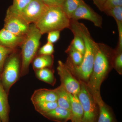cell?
<instances>
[{
    "mask_svg": "<svg viewBox=\"0 0 122 122\" xmlns=\"http://www.w3.org/2000/svg\"><path fill=\"white\" fill-rule=\"evenodd\" d=\"M115 50L103 43H98L92 72L86 84L97 103L102 100L100 94L101 85L113 68Z\"/></svg>",
    "mask_w": 122,
    "mask_h": 122,
    "instance_id": "6da1fadb",
    "label": "cell"
},
{
    "mask_svg": "<svg viewBox=\"0 0 122 122\" xmlns=\"http://www.w3.org/2000/svg\"><path fill=\"white\" fill-rule=\"evenodd\" d=\"M69 29L73 34H77L82 38L85 43V52L83 61L81 65L74 66L65 63L78 80L86 83L92 72L98 43L92 37L87 27L78 20L71 19Z\"/></svg>",
    "mask_w": 122,
    "mask_h": 122,
    "instance_id": "7a4b0ae2",
    "label": "cell"
},
{
    "mask_svg": "<svg viewBox=\"0 0 122 122\" xmlns=\"http://www.w3.org/2000/svg\"><path fill=\"white\" fill-rule=\"evenodd\" d=\"M70 19L63 11L62 7H49L37 22L34 24L42 35L53 30L69 28Z\"/></svg>",
    "mask_w": 122,
    "mask_h": 122,
    "instance_id": "3957f363",
    "label": "cell"
},
{
    "mask_svg": "<svg viewBox=\"0 0 122 122\" xmlns=\"http://www.w3.org/2000/svg\"><path fill=\"white\" fill-rule=\"evenodd\" d=\"M42 34L34 24L30 25L28 32L21 45V63L20 76L28 73L30 65L36 56Z\"/></svg>",
    "mask_w": 122,
    "mask_h": 122,
    "instance_id": "277c9868",
    "label": "cell"
},
{
    "mask_svg": "<svg viewBox=\"0 0 122 122\" xmlns=\"http://www.w3.org/2000/svg\"><path fill=\"white\" fill-rule=\"evenodd\" d=\"M21 66L20 56L16 51L11 54L5 62L0 81L8 94L11 87L19 78Z\"/></svg>",
    "mask_w": 122,
    "mask_h": 122,
    "instance_id": "5b68a950",
    "label": "cell"
},
{
    "mask_svg": "<svg viewBox=\"0 0 122 122\" xmlns=\"http://www.w3.org/2000/svg\"><path fill=\"white\" fill-rule=\"evenodd\" d=\"M78 81L81 88L77 96L83 110L82 122H97L99 115L97 105L89 90L86 83L81 80Z\"/></svg>",
    "mask_w": 122,
    "mask_h": 122,
    "instance_id": "8992f818",
    "label": "cell"
},
{
    "mask_svg": "<svg viewBox=\"0 0 122 122\" xmlns=\"http://www.w3.org/2000/svg\"><path fill=\"white\" fill-rule=\"evenodd\" d=\"M57 70L60 77L61 85L69 93L77 95L81 88L80 82L76 79L65 63L61 61H58Z\"/></svg>",
    "mask_w": 122,
    "mask_h": 122,
    "instance_id": "52a82bcc",
    "label": "cell"
},
{
    "mask_svg": "<svg viewBox=\"0 0 122 122\" xmlns=\"http://www.w3.org/2000/svg\"><path fill=\"white\" fill-rule=\"evenodd\" d=\"M4 28L15 35L25 36L28 32L30 25L21 16L7 11Z\"/></svg>",
    "mask_w": 122,
    "mask_h": 122,
    "instance_id": "ba28073f",
    "label": "cell"
},
{
    "mask_svg": "<svg viewBox=\"0 0 122 122\" xmlns=\"http://www.w3.org/2000/svg\"><path fill=\"white\" fill-rule=\"evenodd\" d=\"M49 6L40 0H32L20 15L29 24H35L46 11Z\"/></svg>",
    "mask_w": 122,
    "mask_h": 122,
    "instance_id": "9c48e42d",
    "label": "cell"
},
{
    "mask_svg": "<svg viewBox=\"0 0 122 122\" xmlns=\"http://www.w3.org/2000/svg\"><path fill=\"white\" fill-rule=\"evenodd\" d=\"M70 19L78 20L81 19L88 20L92 22L95 26L102 28V18L94 11L84 1L72 14Z\"/></svg>",
    "mask_w": 122,
    "mask_h": 122,
    "instance_id": "30bf717a",
    "label": "cell"
},
{
    "mask_svg": "<svg viewBox=\"0 0 122 122\" xmlns=\"http://www.w3.org/2000/svg\"><path fill=\"white\" fill-rule=\"evenodd\" d=\"M25 38V36H17L4 28L0 30V45L10 49L16 50L21 46Z\"/></svg>",
    "mask_w": 122,
    "mask_h": 122,
    "instance_id": "8fae6325",
    "label": "cell"
},
{
    "mask_svg": "<svg viewBox=\"0 0 122 122\" xmlns=\"http://www.w3.org/2000/svg\"><path fill=\"white\" fill-rule=\"evenodd\" d=\"M42 115L49 120L56 122H67L71 118L70 111L58 106Z\"/></svg>",
    "mask_w": 122,
    "mask_h": 122,
    "instance_id": "7c38bea8",
    "label": "cell"
},
{
    "mask_svg": "<svg viewBox=\"0 0 122 122\" xmlns=\"http://www.w3.org/2000/svg\"><path fill=\"white\" fill-rule=\"evenodd\" d=\"M33 104L42 102H57V97L54 90L41 89L36 90L31 96Z\"/></svg>",
    "mask_w": 122,
    "mask_h": 122,
    "instance_id": "4fadbf2b",
    "label": "cell"
},
{
    "mask_svg": "<svg viewBox=\"0 0 122 122\" xmlns=\"http://www.w3.org/2000/svg\"><path fill=\"white\" fill-rule=\"evenodd\" d=\"M8 95L0 81V118L2 122H9Z\"/></svg>",
    "mask_w": 122,
    "mask_h": 122,
    "instance_id": "5bb4252c",
    "label": "cell"
},
{
    "mask_svg": "<svg viewBox=\"0 0 122 122\" xmlns=\"http://www.w3.org/2000/svg\"><path fill=\"white\" fill-rule=\"evenodd\" d=\"M71 105V118L72 122H82L83 112L81 102L77 95L70 94Z\"/></svg>",
    "mask_w": 122,
    "mask_h": 122,
    "instance_id": "9a60e30c",
    "label": "cell"
},
{
    "mask_svg": "<svg viewBox=\"0 0 122 122\" xmlns=\"http://www.w3.org/2000/svg\"><path fill=\"white\" fill-rule=\"evenodd\" d=\"M54 90L56 94L57 102L58 106L71 111V105L70 93L61 85Z\"/></svg>",
    "mask_w": 122,
    "mask_h": 122,
    "instance_id": "2e32d148",
    "label": "cell"
},
{
    "mask_svg": "<svg viewBox=\"0 0 122 122\" xmlns=\"http://www.w3.org/2000/svg\"><path fill=\"white\" fill-rule=\"evenodd\" d=\"M33 68L34 71L45 68H52L54 63L53 55H39L33 61Z\"/></svg>",
    "mask_w": 122,
    "mask_h": 122,
    "instance_id": "e0dca14e",
    "label": "cell"
},
{
    "mask_svg": "<svg viewBox=\"0 0 122 122\" xmlns=\"http://www.w3.org/2000/svg\"><path fill=\"white\" fill-rule=\"evenodd\" d=\"M65 52L68 55L66 64L74 66L81 65L83 60V54L75 49L70 45L66 49Z\"/></svg>",
    "mask_w": 122,
    "mask_h": 122,
    "instance_id": "ac0fdd59",
    "label": "cell"
},
{
    "mask_svg": "<svg viewBox=\"0 0 122 122\" xmlns=\"http://www.w3.org/2000/svg\"><path fill=\"white\" fill-rule=\"evenodd\" d=\"M97 105L99 107V115L97 122H116L112 112L102 100Z\"/></svg>",
    "mask_w": 122,
    "mask_h": 122,
    "instance_id": "d6986e66",
    "label": "cell"
},
{
    "mask_svg": "<svg viewBox=\"0 0 122 122\" xmlns=\"http://www.w3.org/2000/svg\"><path fill=\"white\" fill-rule=\"evenodd\" d=\"M36 77L40 81L54 86L56 82L53 70L52 68H45L35 71Z\"/></svg>",
    "mask_w": 122,
    "mask_h": 122,
    "instance_id": "ffe728a7",
    "label": "cell"
},
{
    "mask_svg": "<svg viewBox=\"0 0 122 122\" xmlns=\"http://www.w3.org/2000/svg\"><path fill=\"white\" fill-rule=\"evenodd\" d=\"M83 1V0H64L62 7L65 13L70 19L72 14Z\"/></svg>",
    "mask_w": 122,
    "mask_h": 122,
    "instance_id": "44dd1931",
    "label": "cell"
},
{
    "mask_svg": "<svg viewBox=\"0 0 122 122\" xmlns=\"http://www.w3.org/2000/svg\"><path fill=\"white\" fill-rule=\"evenodd\" d=\"M33 105L35 110L41 115L50 111L58 106L57 102H42L33 103Z\"/></svg>",
    "mask_w": 122,
    "mask_h": 122,
    "instance_id": "7402d4cb",
    "label": "cell"
},
{
    "mask_svg": "<svg viewBox=\"0 0 122 122\" xmlns=\"http://www.w3.org/2000/svg\"><path fill=\"white\" fill-rule=\"evenodd\" d=\"M32 0H13V4L7 11L15 14L20 15L26 6Z\"/></svg>",
    "mask_w": 122,
    "mask_h": 122,
    "instance_id": "603a6c76",
    "label": "cell"
},
{
    "mask_svg": "<svg viewBox=\"0 0 122 122\" xmlns=\"http://www.w3.org/2000/svg\"><path fill=\"white\" fill-rule=\"evenodd\" d=\"M103 12L107 15L113 18L116 23H122V6L112 7Z\"/></svg>",
    "mask_w": 122,
    "mask_h": 122,
    "instance_id": "cb8c5ba5",
    "label": "cell"
},
{
    "mask_svg": "<svg viewBox=\"0 0 122 122\" xmlns=\"http://www.w3.org/2000/svg\"><path fill=\"white\" fill-rule=\"evenodd\" d=\"M16 51L0 45V76L2 72L5 62L11 54Z\"/></svg>",
    "mask_w": 122,
    "mask_h": 122,
    "instance_id": "d4e9b609",
    "label": "cell"
},
{
    "mask_svg": "<svg viewBox=\"0 0 122 122\" xmlns=\"http://www.w3.org/2000/svg\"><path fill=\"white\" fill-rule=\"evenodd\" d=\"M73 35L74 37L71 42V45L84 55L85 52V46L83 39L77 34H73Z\"/></svg>",
    "mask_w": 122,
    "mask_h": 122,
    "instance_id": "484cf974",
    "label": "cell"
},
{
    "mask_svg": "<svg viewBox=\"0 0 122 122\" xmlns=\"http://www.w3.org/2000/svg\"><path fill=\"white\" fill-rule=\"evenodd\" d=\"M113 68L119 74L122 73V52H118L115 50V53L113 59Z\"/></svg>",
    "mask_w": 122,
    "mask_h": 122,
    "instance_id": "4316f807",
    "label": "cell"
},
{
    "mask_svg": "<svg viewBox=\"0 0 122 122\" xmlns=\"http://www.w3.org/2000/svg\"><path fill=\"white\" fill-rule=\"evenodd\" d=\"M54 52L53 44L47 42L39 49L38 54L39 55H52Z\"/></svg>",
    "mask_w": 122,
    "mask_h": 122,
    "instance_id": "83f0119b",
    "label": "cell"
},
{
    "mask_svg": "<svg viewBox=\"0 0 122 122\" xmlns=\"http://www.w3.org/2000/svg\"><path fill=\"white\" fill-rule=\"evenodd\" d=\"M59 30H53L48 33L47 36V42L53 44L56 42L60 36Z\"/></svg>",
    "mask_w": 122,
    "mask_h": 122,
    "instance_id": "f1b7e54d",
    "label": "cell"
},
{
    "mask_svg": "<svg viewBox=\"0 0 122 122\" xmlns=\"http://www.w3.org/2000/svg\"><path fill=\"white\" fill-rule=\"evenodd\" d=\"M119 6H122V0H107L103 12L107 9Z\"/></svg>",
    "mask_w": 122,
    "mask_h": 122,
    "instance_id": "f546056e",
    "label": "cell"
},
{
    "mask_svg": "<svg viewBox=\"0 0 122 122\" xmlns=\"http://www.w3.org/2000/svg\"><path fill=\"white\" fill-rule=\"evenodd\" d=\"M118 32V41L117 48L115 49L118 52H122V23H117Z\"/></svg>",
    "mask_w": 122,
    "mask_h": 122,
    "instance_id": "4dcf8cb0",
    "label": "cell"
},
{
    "mask_svg": "<svg viewBox=\"0 0 122 122\" xmlns=\"http://www.w3.org/2000/svg\"><path fill=\"white\" fill-rule=\"evenodd\" d=\"M49 7L62 6L64 0H40Z\"/></svg>",
    "mask_w": 122,
    "mask_h": 122,
    "instance_id": "1f68e13d",
    "label": "cell"
},
{
    "mask_svg": "<svg viewBox=\"0 0 122 122\" xmlns=\"http://www.w3.org/2000/svg\"><path fill=\"white\" fill-rule=\"evenodd\" d=\"M94 4L97 7L99 10L103 12V7L107 0H92Z\"/></svg>",
    "mask_w": 122,
    "mask_h": 122,
    "instance_id": "d6a6232c",
    "label": "cell"
},
{
    "mask_svg": "<svg viewBox=\"0 0 122 122\" xmlns=\"http://www.w3.org/2000/svg\"><path fill=\"white\" fill-rule=\"evenodd\" d=\"M0 122H1V120L0 118Z\"/></svg>",
    "mask_w": 122,
    "mask_h": 122,
    "instance_id": "836d02e7",
    "label": "cell"
}]
</instances>
